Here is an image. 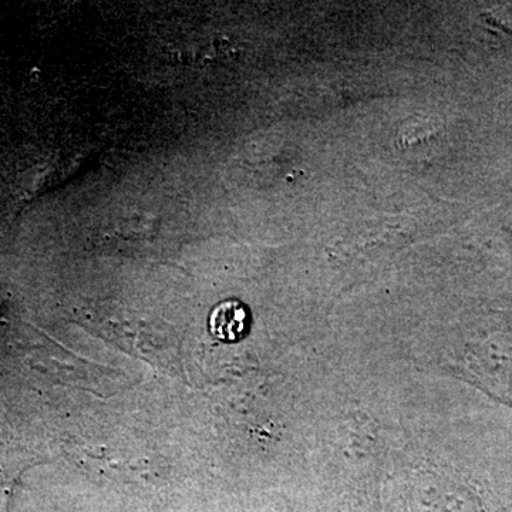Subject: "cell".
I'll return each mask as SVG.
<instances>
[{
	"mask_svg": "<svg viewBox=\"0 0 512 512\" xmlns=\"http://www.w3.org/2000/svg\"><path fill=\"white\" fill-rule=\"evenodd\" d=\"M247 311L237 301L222 302L211 313L210 329L218 339L237 340L244 335L247 328Z\"/></svg>",
	"mask_w": 512,
	"mask_h": 512,
	"instance_id": "obj_1",
	"label": "cell"
}]
</instances>
